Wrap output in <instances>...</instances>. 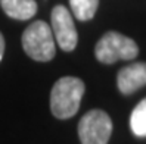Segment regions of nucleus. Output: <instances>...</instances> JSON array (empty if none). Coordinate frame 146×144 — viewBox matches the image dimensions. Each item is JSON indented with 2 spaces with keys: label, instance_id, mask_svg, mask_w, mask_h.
<instances>
[{
  "label": "nucleus",
  "instance_id": "nucleus-1",
  "mask_svg": "<svg viewBox=\"0 0 146 144\" xmlns=\"http://www.w3.org/2000/svg\"><path fill=\"white\" fill-rule=\"evenodd\" d=\"M84 82L75 77H64L55 82L50 93V110L58 119L72 118L84 96Z\"/></svg>",
  "mask_w": 146,
  "mask_h": 144
},
{
  "label": "nucleus",
  "instance_id": "nucleus-2",
  "mask_svg": "<svg viewBox=\"0 0 146 144\" xmlns=\"http://www.w3.org/2000/svg\"><path fill=\"white\" fill-rule=\"evenodd\" d=\"M22 47L25 53L37 62L52 60L56 53V43L52 28H49L44 21L33 22L22 34Z\"/></svg>",
  "mask_w": 146,
  "mask_h": 144
},
{
  "label": "nucleus",
  "instance_id": "nucleus-3",
  "mask_svg": "<svg viewBox=\"0 0 146 144\" xmlns=\"http://www.w3.org/2000/svg\"><path fill=\"white\" fill-rule=\"evenodd\" d=\"M137 55H139V47L134 43V40L115 31L106 32L94 47L96 59L108 65L117 60H131Z\"/></svg>",
  "mask_w": 146,
  "mask_h": 144
},
{
  "label": "nucleus",
  "instance_id": "nucleus-4",
  "mask_svg": "<svg viewBox=\"0 0 146 144\" xmlns=\"http://www.w3.org/2000/svg\"><path fill=\"white\" fill-rule=\"evenodd\" d=\"M112 134V121L106 112L93 109L87 112L78 124L81 144H108Z\"/></svg>",
  "mask_w": 146,
  "mask_h": 144
},
{
  "label": "nucleus",
  "instance_id": "nucleus-5",
  "mask_svg": "<svg viewBox=\"0 0 146 144\" xmlns=\"http://www.w3.org/2000/svg\"><path fill=\"white\" fill-rule=\"evenodd\" d=\"M52 34L55 43L64 52H72L77 47L78 34H77L71 12L65 6L58 5L52 11Z\"/></svg>",
  "mask_w": 146,
  "mask_h": 144
},
{
  "label": "nucleus",
  "instance_id": "nucleus-6",
  "mask_svg": "<svg viewBox=\"0 0 146 144\" xmlns=\"http://www.w3.org/2000/svg\"><path fill=\"white\" fill-rule=\"evenodd\" d=\"M117 84L123 94H131L146 85V63L136 62L123 68L117 75Z\"/></svg>",
  "mask_w": 146,
  "mask_h": 144
},
{
  "label": "nucleus",
  "instance_id": "nucleus-7",
  "mask_svg": "<svg viewBox=\"0 0 146 144\" xmlns=\"http://www.w3.org/2000/svg\"><path fill=\"white\" fill-rule=\"evenodd\" d=\"M3 12L12 19L27 21L37 13L36 0H0Z\"/></svg>",
  "mask_w": 146,
  "mask_h": 144
},
{
  "label": "nucleus",
  "instance_id": "nucleus-8",
  "mask_svg": "<svg viewBox=\"0 0 146 144\" xmlns=\"http://www.w3.org/2000/svg\"><path fill=\"white\" fill-rule=\"evenodd\" d=\"M72 15L78 21L92 19L98 11L99 0H70Z\"/></svg>",
  "mask_w": 146,
  "mask_h": 144
},
{
  "label": "nucleus",
  "instance_id": "nucleus-9",
  "mask_svg": "<svg viewBox=\"0 0 146 144\" xmlns=\"http://www.w3.org/2000/svg\"><path fill=\"white\" fill-rule=\"evenodd\" d=\"M130 128L137 137H146V99L137 105L130 116Z\"/></svg>",
  "mask_w": 146,
  "mask_h": 144
},
{
  "label": "nucleus",
  "instance_id": "nucleus-10",
  "mask_svg": "<svg viewBox=\"0 0 146 144\" xmlns=\"http://www.w3.org/2000/svg\"><path fill=\"white\" fill-rule=\"evenodd\" d=\"M3 55H5V38L2 36V32H0V62L3 59Z\"/></svg>",
  "mask_w": 146,
  "mask_h": 144
}]
</instances>
